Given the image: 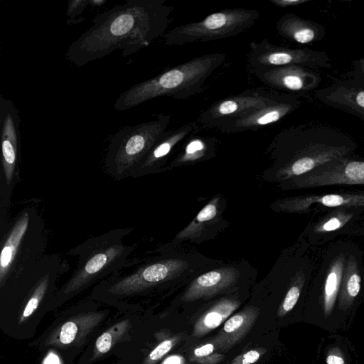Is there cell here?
I'll return each mask as SVG.
<instances>
[{"mask_svg": "<svg viewBox=\"0 0 364 364\" xmlns=\"http://www.w3.org/2000/svg\"><path fill=\"white\" fill-rule=\"evenodd\" d=\"M352 77L364 84V58H360L352 62Z\"/></svg>", "mask_w": 364, "mask_h": 364, "instance_id": "31", "label": "cell"}, {"mask_svg": "<svg viewBox=\"0 0 364 364\" xmlns=\"http://www.w3.org/2000/svg\"><path fill=\"white\" fill-rule=\"evenodd\" d=\"M316 269L314 270H316ZM314 270L303 275L295 284L290 287L278 310L277 314L279 317H283L286 314L294 309L300 298L302 288L304 287L306 284L309 282Z\"/></svg>", "mask_w": 364, "mask_h": 364, "instance_id": "25", "label": "cell"}, {"mask_svg": "<svg viewBox=\"0 0 364 364\" xmlns=\"http://www.w3.org/2000/svg\"><path fill=\"white\" fill-rule=\"evenodd\" d=\"M276 29L283 38L300 44L320 41L326 36V28L321 23L291 13L279 18Z\"/></svg>", "mask_w": 364, "mask_h": 364, "instance_id": "19", "label": "cell"}, {"mask_svg": "<svg viewBox=\"0 0 364 364\" xmlns=\"http://www.w3.org/2000/svg\"><path fill=\"white\" fill-rule=\"evenodd\" d=\"M68 264L60 255L46 254L0 287L2 305L17 309L19 323L41 309L50 308L60 277Z\"/></svg>", "mask_w": 364, "mask_h": 364, "instance_id": "6", "label": "cell"}, {"mask_svg": "<svg viewBox=\"0 0 364 364\" xmlns=\"http://www.w3.org/2000/svg\"><path fill=\"white\" fill-rule=\"evenodd\" d=\"M215 349L214 343H205L193 350L191 359L200 364H216L223 356L216 352Z\"/></svg>", "mask_w": 364, "mask_h": 364, "instance_id": "26", "label": "cell"}, {"mask_svg": "<svg viewBox=\"0 0 364 364\" xmlns=\"http://www.w3.org/2000/svg\"><path fill=\"white\" fill-rule=\"evenodd\" d=\"M132 231L130 228L112 229L72 247L68 255L77 257L76 267L58 289L50 308L63 304L121 269L135 249V245L125 242Z\"/></svg>", "mask_w": 364, "mask_h": 364, "instance_id": "2", "label": "cell"}, {"mask_svg": "<svg viewBox=\"0 0 364 364\" xmlns=\"http://www.w3.org/2000/svg\"><path fill=\"white\" fill-rule=\"evenodd\" d=\"M205 139L203 137H194L191 139L185 148V157L191 158L198 153L203 152L207 146Z\"/></svg>", "mask_w": 364, "mask_h": 364, "instance_id": "28", "label": "cell"}, {"mask_svg": "<svg viewBox=\"0 0 364 364\" xmlns=\"http://www.w3.org/2000/svg\"><path fill=\"white\" fill-rule=\"evenodd\" d=\"M234 300L224 299L216 303L196 322L192 335L202 337L220 326L238 307Z\"/></svg>", "mask_w": 364, "mask_h": 364, "instance_id": "23", "label": "cell"}, {"mask_svg": "<svg viewBox=\"0 0 364 364\" xmlns=\"http://www.w3.org/2000/svg\"><path fill=\"white\" fill-rule=\"evenodd\" d=\"M173 10L166 0H128L116 5L92 20V26L71 43L65 58L81 68L118 49L128 56L167 32Z\"/></svg>", "mask_w": 364, "mask_h": 364, "instance_id": "1", "label": "cell"}, {"mask_svg": "<svg viewBox=\"0 0 364 364\" xmlns=\"http://www.w3.org/2000/svg\"><path fill=\"white\" fill-rule=\"evenodd\" d=\"M327 364H345L343 359L341 357L335 355H329L326 358Z\"/></svg>", "mask_w": 364, "mask_h": 364, "instance_id": "37", "label": "cell"}, {"mask_svg": "<svg viewBox=\"0 0 364 364\" xmlns=\"http://www.w3.org/2000/svg\"><path fill=\"white\" fill-rule=\"evenodd\" d=\"M350 235H360L364 237V218L355 225Z\"/></svg>", "mask_w": 364, "mask_h": 364, "instance_id": "36", "label": "cell"}, {"mask_svg": "<svg viewBox=\"0 0 364 364\" xmlns=\"http://www.w3.org/2000/svg\"><path fill=\"white\" fill-rule=\"evenodd\" d=\"M260 12L245 8L226 9L203 19L167 31L162 36L166 46H183L233 37L245 32L258 21Z\"/></svg>", "mask_w": 364, "mask_h": 364, "instance_id": "8", "label": "cell"}, {"mask_svg": "<svg viewBox=\"0 0 364 364\" xmlns=\"http://www.w3.org/2000/svg\"><path fill=\"white\" fill-rule=\"evenodd\" d=\"M275 143L286 153L289 174L301 176L329 162L353 155L358 148L346 132L321 123H306L283 130Z\"/></svg>", "mask_w": 364, "mask_h": 364, "instance_id": "3", "label": "cell"}, {"mask_svg": "<svg viewBox=\"0 0 364 364\" xmlns=\"http://www.w3.org/2000/svg\"><path fill=\"white\" fill-rule=\"evenodd\" d=\"M199 125L196 121L167 130L154 144L151 151L132 171L129 177L136 178L149 172L158 161L169 154L172 148L186 138L196 134Z\"/></svg>", "mask_w": 364, "mask_h": 364, "instance_id": "18", "label": "cell"}, {"mask_svg": "<svg viewBox=\"0 0 364 364\" xmlns=\"http://www.w3.org/2000/svg\"><path fill=\"white\" fill-rule=\"evenodd\" d=\"M249 70L297 65L312 70L331 68V61L326 51L308 48H290L274 45L267 39L249 44L247 55Z\"/></svg>", "mask_w": 364, "mask_h": 364, "instance_id": "10", "label": "cell"}, {"mask_svg": "<svg viewBox=\"0 0 364 364\" xmlns=\"http://www.w3.org/2000/svg\"><path fill=\"white\" fill-rule=\"evenodd\" d=\"M274 6L280 8L297 6L309 1V0H269Z\"/></svg>", "mask_w": 364, "mask_h": 364, "instance_id": "33", "label": "cell"}, {"mask_svg": "<svg viewBox=\"0 0 364 364\" xmlns=\"http://www.w3.org/2000/svg\"><path fill=\"white\" fill-rule=\"evenodd\" d=\"M364 218V207H341L321 213L305 230L309 245H322L339 235H350Z\"/></svg>", "mask_w": 364, "mask_h": 364, "instance_id": "13", "label": "cell"}, {"mask_svg": "<svg viewBox=\"0 0 364 364\" xmlns=\"http://www.w3.org/2000/svg\"><path fill=\"white\" fill-rule=\"evenodd\" d=\"M216 213V207L213 204H208L199 212L197 220L199 222L210 220L215 216Z\"/></svg>", "mask_w": 364, "mask_h": 364, "instance_id": "32", "label": "cell"}, {"mask_svg": "<svg viewBox=\"0 0 364 364\" xmlns=\"http://www.w3.org/2000/svg\"><path fill=\"white\" fill-rule=\"evenodd\" d=\"M297 185L305 188L364 185V158L354 154L333 161L299 176Z\"/></svg>", "mask_w": 364, "mask_h": 364, "instance_id": "12", "label": "cell"}, {"mask_svg": "<svg viewBox=\"0 0 364 364\" xmlns=\"http://www.w3.org/2000/svg\"><path fill=\"white\" fill-rule=\"evenodd\" d=\"M88 4H91L90 0H74L68 3L66 14L69 17V20L66 23H69L73 20L77 16L80 15Z\"/></svg>", "mask_w": 364, "mask_h": 364, "instance_id": "30", "label": "cell"}, {"mask_svg": "<svg viewBox=\"0 0 364 364\" xmlns=\"http://www.w3.org/2000/svg\"><path fill=\"white\" fill-rule=\"evenodd\" d=\"M289 95L260 89L245 90L212 104L198 114L196 122L199 126L211 128L219 122L233 119L277 103Z\"/></svg>", "mask_w": 364, "mask_h": 364, "instance_id": "11", "label": "cell"}, {"mask_svg": "<svg viewBox=\"0 0 364 364\" xmlns=\"http://www.w3.org/2000/svg\"><path fill=\"white\" fill-rule=\"evenodd\" d=\"M178 341V338L172 337L161 341L149 353L145 360V364H155L170 351Z\"/></svg>", "mask_w": 364, "mask_h": 364, "instance_id": "27", "label": "cell"}, {"mask_svg": "<svg viewBox=\"0 0 364 364\" xmlns=\"http://www.w3.org/2000/svg\"><path fill=\"white\" fill-rule=\"evenodd\" d=\"M364 280L363 252L353 243L348 255L338 299L340 308L353 305L360 293Z\"/></svg>", "mask_w": 364, "mask_h": 364, "instance_id": "20", "label": "cell"}, {"mask_svg": "<svg viewBox=\"0 0 364 364\" xmlns=\"http://www.w3.org/2000/svg\"><path fill=\"white\" fill-rule=\"evenodd\" d=\"M263 349H252L235 358L231 364H254L264 353Z\"/></svg>", "mask_w": 364, "mask_h": 364, "instance_id": "29", "label": "cell"}, {"mask_svg": "<svg viewBox=\"0 0 364 364\" xmlns=\"http://www.w3.org/2000/svg\"><path fill=\"white\" fill-rule=\"evenodd\" d=\"M161 364H185V360L181 355H173L166 358Z\"/></svg>", "mask_w": 364, "mask_h": 364, "instance_id": "34", "label": "cell"}, {"mask_svg": "<svg viewBox=\"0 0 364 364\" xmlns=\"http://www.w3.org/2000/svg\"><path fill=\"white\" fill-rule=\"evenodd\" d=\"M301 105L302 102L299 97L289 94L285 99L277 103L233 119L219 122L211 128L225 133L256 131L262 127L277 122L299 109Z\"/></svg>", "mask_w": 364, "mask_h": 364, "instance_id": "15", "label": "cell"}, {"mask_svg": "<svg viewBox=\"0 0 364 364\" xmlns=\"http://www.w3.org/2000/svg\"><path fill=\"white\" fill-rule=\"evenodd\" d=\"M42 364H61L60 358L53 352H49L45 357Z\"/></svg>", "mask_w": 364, "mask_h": 364, "instance_id": "35", "label": "cell"}, {"mask_svg": "<svg viewBox=\"0 0 364 364\" xmlns=\"http://www.w3.org/2000/svg\"><path fill=\"white\" fill-rule=\"evenodd\" d=\"M294 209L323 213L341 207H364L363 191H339L309 194L293 202Z\"/></svg>", "mask_w": 364, "mask_h": 364, "instance_id": "17", "label": "cell"}, {"mask_svg": "<svg viewBox=\"0 0 364 364\" xmlns=\"http://www.w3.org/2000/svg\"><path fill=\"white\" fill-rule=\"evenodd\" d=\"M97 316L94 312L84 313L65 321L53 331L48 343L62 348L73 346L85 336L86 330H90L97 323Z\"/></svg>", "mask_w": 364, "mask_h": 364, "instance_id": "22", "label": "cell"}, {"mask_svg": "<svg viewBox=\"0 0 364 364\" xmlns=\"http://www.w3.org/2000/svg\"><path fill=\"white\" fill-rule=\"evenodd\" d=\"M225 58L223 53H208L167 69L123 92L114 108L124 111L162 96L184 100L196 95L203 91L205 81Z\"/></svg>", "mask_w": 364, "mask_h": 364, "instance_id": "4", "label": "cell"}, {"mask_svg": "<svg viewBox=\"0 0 364 364\" xmlns=\"http://www.w3.org/2000/svg\"><path fill=\"white\" fill-rule=\"evenodd\" d=\"M127 325V321H124L102 333L95 341L93 357H98L107 353L112 347L114 342L125 332Z\"/></svg>", "mask_w": 364, "mask_h": 364, "instance_id": "24", "label": "cell"}, {"mask_svg": "<svg viewBox=\"0 0 364 364\" xmlns=\"http://www.w3.org/2000/svg\"><path fill=\"white\" fill-rule=\"evenodd\" d=\"M314 95L322 104L364 122V84L355 79L339 80L316 90Z\"/></svg>", "mask_w": 364, "mask_h": 364, "instance_id": "16", "label": "cell"}, {"mask_svg": "<svg viewBox=\"0 0 364 364\" xmlns=\"http://www.w3.org/2000/svg\"><path fill=\"white\" fill-rule=\"evenodd\" d=\"M170 121L171 115L157 114L154 120L119 130L108 146L105 160L107 173L116 180L129 177L167 131Z\"/></svg>", "mask_w": 364, "mask_h": 364, "instance_id": "7", "label": "cell"}, {"mask_svg": "<svg viewBox=\"0 0 364 364\" xmlns=\"http://www.w3.org/2000/svg\"><path fill=\"white\" fill-rule=\"evenodd\" d=\"M259 314L258 309L247 307L229 318L213 338L216 348L227 351L238 343L251 330Z\"/></svg>", "mask_w": 364, "mask_h": 364, "instance_id": "21", "label": "cell"}, {"mask_svg": "<svg viewBox=\"0 0 364 364\" xmlns=\"http://www.w3.org/2000/svg\"><path fill=\"white\" fill-rule=\"evenodd\" d=\"M0 287L46 253V221L32 205L21 208L0 226Z\"/></svg>", "mask_w": 364, "mask_h": 364, "instance_id": "5", "label": "cell"}, {"mask_svg": "<svg viewBox=\"0 0 364 364\" xmlns=\"http://www.w3.org/2000/svg\"><path fill=\"white\" fill-rule=\"evenodd\" d=\"M20 121L14 103L0 95V225L8 220L13 191L20 180Z\"/></svg>", "mask_w": 364, "mask_h": 364, "instance_id": "9", "label": "cell"}, {"mask_svg": "<svg viewBox=\"0 0 364 364\" xmlns=\"http://www.w3.org/2000/svg\"><path fill=\"white\" fill-rule=\"evenodd\" d=\"M250 71L263 84L287 94L308 93L316 90L322 80L321 75L315 70L297 65Z\"/></svg>", "mask_w": 364, "mask_h": 364, "instance_id": "14", "label": "cell"}]
</instances>
